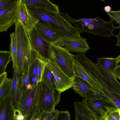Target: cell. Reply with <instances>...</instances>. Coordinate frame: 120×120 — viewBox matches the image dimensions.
<instances>
[{"label": "cell", "mask_w": 120, "mask_h": 120, "mask_svg": "<svg viewBox=\"0 0 120 120\" xmlns=\"http://www.w3.org/2000/svg\"><path fill=\"white\" fill-rule=\"evenodd\" d=\"M18 110L15 109L11 102L9 109L8 116L6 120H19L17 115Z\"/></svg>", "instance_id": "cell-28"}, {"label": "cell", "mask_w": 120, "mask_h": 120, "mask_svg": "<svg viewBox=\"0 0 120 120\" xmlns=\"http://www.w3.org/2000/svg\"><path fill=\"white\" fill-rule=\"evenodd\" d=\"M12 84V79L7 78L0 86V100L7 95L10 94Z\"/></svg>", "instance_id": "cell-25"}, {"label": "cell", "mask_w": 120, "mask_h": 120, "mask_svg": "<svg viewBox=\"0 0 120 120\" xmlns=\"http://www.w3.org/2000/svg\"><path fill=\"white\" fill-rule=\"evenodd\" d=\"M104 9V11L107 13L110 12L111 11V8L110 6L109 5L106 6H105Z\"/></svg>", "instance_id": "cell-38"}, {"label": "cell", "mask_w": 120, "mask_h": 120, "mask_svg": "<svg viewBox=\"0 0 120 120\" xmlns=\"http://www.w3.org/2000/svg\"><path fill=\"white\" fill-rule=\"evenodd\" d=\"M40 82L33 86L31 89L21 91L14 106L24 116V120H30L34 113L40 111L38 104Z\"/></svg>", "instance_id": "cell-5"}, {"label": "cell", "mask_w": 120, "mask_h": 120, "mask_svg": "<svg viewBox=\"0 0 120 120\" xmlns=\"http://www.w3.org/2000/svg\"><path fill=\"white\" fill-rule=\"evenodd\" d=\"M116 58L118 60L119 63H120V55Z\"/></svg>", "instance_id": "cell-39"}, {"label": "cell", "mask_w": 120, "mask_h": 120, "mask_svg": "<svg viewBox=\"0 0 120 120\" xmlns=\"http://www.w3.org/2000/svg\"><path fill=\"white\" fill-rule=\"evenodd\" d=\"M106 119L107 120H120V116L118 109L110 112Z\"/></svg>", "instance_id": "cell-32"}, {"label": "cell", "mask_w": 120, "mask_h": 120, "mask_svg": "<svg viewBox=\"0 0 120 120\" xmlns=\"http://www.w3.org/2000/svg\"><path fill=\"white\" fill-rule=\"evenodd\" d=\"M119 79V80H120V79Z\"/></svg>", "instance_id": "cell-42"}, {"label": "cell", "mask_w": 120, "mask_h": 120, "mask_svg": "<svg viewBox=\"0 0 120 120\" xmlns=\"http://www.w3.org/2000/svg\"><path fill=\"white\" fill-rule=\"evenodd\" d=\"M68 18L70 22L82 32L109 38L111 36H114L113 33L114 30L120 29V27L113 25L112 20L106 21L98 17L75 19L71 18L68 15Z\"/></svg>", "instance_id": "cell-3"}, {"label": "cell", "mask_w": 120, "mask_h": 120, "mask_svg": "<svg viewBox=\"0 0 120 120\" xmlns=\"http://www.w3.org/2000/svg\"><path fill=\"white\" fill-rule=\"evenodd\" d=\"M35 53L33 60L29 66V75L30 83L32 86L38 83V56L35 52Z\"/></svg>", "instance_id": "cell-22"}, {"label": "cell", "mask_w": 120, "mask_h": 120, "mask_svg": "<svg viewBox=\"0 0 120 120\" xmlns=\"http://www.w3.org/2000/svg\"><path fill=\"white\" fill-rule=\"evenodd\" d=\"M7 72L5 73L0 75V86L4 83L7 78Z\"/></svg>", "instance_id": "cell-35"}, {"label": "cell", "mask_w": 120, "mask_h": 120, "mask_svg": "<svg viewBox=\"0 0 120 120\" xmlns=\"http://www.w3.org/2000/svg\"><path fill=\"white\" fill-rule=\"evenodd\" d=\"M21 91L31 89L32 86L30 82L29 75V67L26 73L21 75Z\"/></svg>", "instance_id": "cell-26"}, {"label": "cell", "mask_w": 120, "mask_h": 120, "mask_svg": "<svg viewBox=\"0 0 120 120\" xmlns=\"http://www.w3.org/2000/svg\"><path fill=\"white\" fill-rule=\"evenodd\" d=\"M61 94V93L57 89L53 91L44 82H41L38 104L41 112L43 114L54 111L55 107L59 102Z\"/></svg>", "instance_id": "cell-7"}, {"label": "cell", "mask_w": 120, "mask_h": 120, "mask_svg": "<svg viewBox=\"0 0 120 120\" xmlns=\"http://www.w3.org/2000/svg\"><path fill=\"white\" fill-rule=\"evenodd\" d=\"M14 33L16 39L18 64L21 75L26 73L35 55L30 43L28 32L23 25L16 26Z\"/></svg>", "instance_id": "cell-2"}, {"label": "cell", "mask_w": 120, "mask_h": 120, "mask_svg": "<svg viewBox=\"0 0 120 120\" xmlns=\"http://www.w3.org/2000/svg\"><path fill=\"white\" fill-rule=\"evenodd\" d=\"M61 41L64 48L69 52L84 53L90 48L86 39L81 37L62 38Z\"/></svg>", "instance_id": "cell-11"}, {"label": "cell", "mask_w": 120, "mask_h": 120, "mask_svg": "<svg viewBox=\"0 0 120 120\" xmlns=\"http://www.w3.org/2000/svg\"><path fill=\"white\" fill-rule=\"evenodd\" d=\"M107 13L111 20L115 23L118 24L120 27V10L111 11Z\"/></svg>", "instance_id": "cell-30"}, {"label": "cell", "mask_w": 120, "mask_h": 120, "mask_svg": "<svg viewBox=\"0 0 120 120\" xmlns=\"http://www.w3.org/2000/svg\"><path fill=\"white\" fill-rule=\"evenodd\" d=\"M29 40L33 50L41 59L47 61L50 60V43L45 40L35 27L28 32Z\"/></svg>", "instance_id": "cell-9"}, {"label": "cell", "mask_w": 120, "mask_h": 120, "mask_svg": "<svg viewBox=\"0 0 120 120\" xmlns=\"http://www.w3.org/2000/svg\"><path fill=\"white\" fill-rule=\"evenodd\" d=\"M49 54V60L56 64L69 77L74 79V55L65 48L54 43H50Z\"/></svg>", "instance_id": "cell-6"}, {"label": "cell", "mask_w": 120, "mask_h": 120, "mask_svg": "<svg viewBox=\"0 0 120 120\" xmlns=\"http://www.w3.org/2000/svg\"><path fill=\"white\" fill-rule=\"evenodd\" d=\"M118 63L116 58L100 57L98 58L97 64L113 73Z\"/></svg>", "instance_id": "cell-20"}, {"label": "cell", "mask_w": 120, "mask_h": 120, "mask_svg": "<svg viewBox=\"0 0 120 120\" xmlns=\"http://www.w3.org/2000/svg\"><path fill=\"white\" fill-rule=\"evenodd\" d=\"M12 98L11 94H8L0 100V120H6Z\"/></svg>", "instance_id": "cell-21"}, {"label": "cell", "mask_w": 120, "mask_h": 120, "mask_svg": "<svg viewBox=\"0 0 120 120\" xmlns=\"http://www.w3.org/2000/svg\"><path fill=\"white\" fill-rule=\"evenodd\" d=\"M11 43L10 45V52L11 59L12 62V67L14 71L19 72L18 64L16 39L14 32H13L10 35Z\"/></svg>", "instance_id": "cell-19"}, {"label": "cell", "mask_w": 120, "mask_h": 120, "mask_svg": "<svg viewBox=\"0 0 120 120\" xmlns=\"http://www.w3.org/2000/svg\"><path fill=\"white\" fill-rule=\"evenodd\" d=\"M42 81L44 82L52 91H54L56 89L54 76L48 67L47 64L45 66L42 77Z\"/></svg>", "instance_id": "cell-23"}, {"label": "cell", "mask_w": 120, "mask_h": 120, "mask_svg": "<svg viewBox=\"0 0 120 120\" xmlns=\"http://www.w3.org/2000/svg\"><path fill=\"white\" fill-rule=\"evenodd\" d=\"M20 0H12L0 11V32L6 31L19 18Z\"/></svg>", "instance_id": "cell-8"}, {"label": "cell", "mask_w": 120, "mask_h": 120, "mask_svg": "<svg viewBox=\"0 0 120 120\" xmlns=\"http://www.w3.org/2000/svg\"><path fill=\"white\" fill-rule=\"evenodd\" d=\"M100 120H107V119H101Z\"/></svg>", "instance_id": "cell-41"}, {"label": "cell", "mask_w": 120, "mask_h": 120, "mask_svg": "<svg viewBox=\"0 0 120 120\" xmlns=\"http://www.w3.org/2000/svg\"><path fill=\"white\" fill-rule=\"evenodd\" d=\"M43 114L39 113L33 115L30 120H41Z\"/></svg>", "instance_id": "cell-36"}, {"label": "cell", "mask_w": 120, "mask_h": 120, "mask_svg": "<svg viewBox=\"0 0 120 120\" xmlns=\"http://www.w3.org/2000/svg\"><path fill=\"white\" fill-rule=\"evenodd\" d=\"M82 102L97 120L106 119L110 112L118 109L111 100L98 91L92 93L83 98Z\"/></svg>", "instance_id": "cell-4"}, {"label": "cell", "mask_w": 120, "mask_h": 120, "mask_svg": "<svg viewBox=\"0 0 120 120\" xmlns=\"http://www.w3.org/2000/svg\"><path fill=\"white\" fill-rule=\"evenodd\" d=\"M114 36L117 38V41L116 44V45L120 47V29L118 34L115 35Z\"/></svg>", "instance_id": "cell-37"}, {"label": "cell", "mask_w": 120, "mask_h": 120, "mask_svg": "<svg viewBox=\"0 0 120 120\" xmlns=\"http://www.w3.org/2000/svg\"><path fill=\"white\" fill-rule=\"evenodd\" d=\"M11 61L12 60L10 51H0V75L6 72L7 66Z\"/></svg>", "instance_id": "cell-24"}, {"label": "cell", "mask_w": 120, "mask_h": 120, "mask_svg": "<svg viewBox=\"0 0 120 120\" xmlns=\"http://www.w3.org/2000/svg\"><path fill=\"white\" fill-rule=\"evenodd\" d=\"M113 73L117 79L120 78V65L118 66L114 69Z\"/></svg>", "instance_id": "cell-34"}, {"label": "cell", "mask_w": 120, "mask_h": 120, "mask_svg": "<svg viewBox=\"0 0 120 120\" xmlns=\"http://www.w3.org/2000/svg\"><path fill=\"white\" fill-rule=\"evenodd\" d=\"M118 110L120 117V108L118 109Z\"/></svg>", "instance_id": "cell-40"}, {"label": "cell", "mask_w": 120, "mask_h": 120, "mask_svg": "<svg viewBox=\"0 0 120 120\" xmlns=\"http://www.w3.org/2000/svg\"><path fill=\"white\" fill-rule=\"evenodd\" d=\"M12 0H0V11L7 6Z\"/></svg>", "instance_id": "cell-33"}, {"label": "cell", "mask_w": 120, "mask_h": 120, "mask_svg": "<svg viewBox=\"0 0 120 120\" xmlns=\"http://www.w3.org/2000/svg\"><path fill=\"white\" fill-rule=\"evenodd\" d=\"M47 62V66L54 76L56 89L61 93L72 87L74 79L68 76L56 63L50 60Z\"/></svg>", "instance_id": "cell-10"}, {"label": "cell", "mask_w": 120, "mask_h": 120, "mask_svg": "<svg viewBox=\"0 0 120 120\" xmlns=\"http://www.w3.org/2000/svg\"><path fill=\"white\" fill-rule=\"evenodd\" d=\"M29 32L38 22L29 11L25 0H20L19 18Z\"/></svg>", "instance_id": "cell-12"}, {"label": "cell", "mask_w": 120, "mask_h": 120, "mask_svg": "<svg viewBox=\"0 0 120 120\" xmlns=\"http://www.w3.org/2000/svg\"><path fill=\"white\" fill-rule=\"evenodd\" d=\"M60 111L55 109L53 112L43 114L41 120H56L58 117Z\"/></svg>", "instance_id": "cell-29"}, {"label": "cell", "mask_w": 120, "mask_h": 120, "mask_svg": "<svg viewBox=\"0 0 120 120\" xmlns=\"http://www.w3.org/2000/svg\"><path fill=\"white\" fill-rule=\"evenodd\" d=\"M27 5L44 9L57 14L60 12L58 6L48 0H25Z\"/></svg>", "instance_id": "cell-17"}, {"label": "cell", "mask_w": 120, "mask_h": 120, "mask_svg": "<svg viewBox=\"0 0 120 120\" xmlns=\"http://www.w3.org/2000/svg\"><path fill=\"white\" fill-rule=\"evenodd\" d=\"M74 82L72 87L75 92L78 93L83 98L85 97L88 92L93 88L87 82L79 76H75Z\"/></svg>", "instance_id": "cell-18"}, {"label": "cell", "mask_w": 120, "mask_h": 120, "mask_svg": "<svg viewBox=\"0 0 120 120\" xmlns=\"http://www.w3.org/2000/svg\"><path fill=\"white\" fill-rule=\"evenodd\" d=\"M92 76L101 88V93L120 108V83L113 73L97 64Z\"/></svg>", "instance_id": "cell-1"}, {"label": "cell", "mask_w": 120, "mask_h": 120, "mask_svg": "<svg viewBox=\"0 0 120 120\" xmlns=\"http://www.w3.org/2000/svg\"><path fill=\"white\" fill-rule=\"evenodd\" d=\"M56 120H71L70 115L68 111H60Z\"/></svg>", "instance_id": "cell-31"}, {"label": "cell", "mask_w": 120, "mask_h": 120, "mask_svg": "<svg viewBox=\"0 0 120 120\" xmlns=\"http://www.w3.org/2000/svg\"><path fill=\"white\" fill-rule=\"evenodd\" d=\"M35 27L41 36L47 42L63 46L61 41L62 38L47 27L38 22Z\"/></svg>", "instance_id": "cell-14"}, {"label": "cell", "mask_w": 120, "mask_h": 120, "mask_svg": "<svg viewBox=\"0 0 120 120\" xmlns=\"http://www.w3.org/2000/svg\"><path fill=\"white\" fill-rule=\"evenodd\" d=\"M21 74L14 71L10 94L12 98V104L14 106L17 102L21 92Z\"/></svg>", "instance_id": "cell-16"}, {"label": "cell", "mask_w": 120, "mask_h": 120, "mask_svg": "<svg viewBox=\"0 0 120 120\" xmlns=\"http://www.w3.org/2000/svg\"><path fill=\"white\" fill-rule=\"evenodd\" d=\"M74 69L75 76L80 77L87 82L95 90L101 92L99 86L89 72L81 62L74 55Z\"/></svg>", "instance_id": "cell-13"}, {"label": "cell", "mask_w": 120, "mask_h": 120, "mask_svg": "<svg viewBox=\"0 0 120 120\" xmlns=\"http://www.w3.org/2000/svg\"><path fill=\"white\" fill-rule=\"evenodd\" d=\"M73 104L75 114V120H97L83 102L75 101Z\"/></svg>", "instance_id": "cell-15"}, {"label": "cell", "mask_w": 120, "mask_h": 120, "mask_svg": "<svg viewBox=\"0 0 120 120\" xmlns=\"http://www.w3.org/2000/svg\"><path fill=\"white\" fill-rule=\"evenodd\" d=\"M38 82H41L42 77L45 68L47 64V61L41 59L39 56L38 58Z\"/></svg>", "instance_id": "cell-27"}]
</instances>
